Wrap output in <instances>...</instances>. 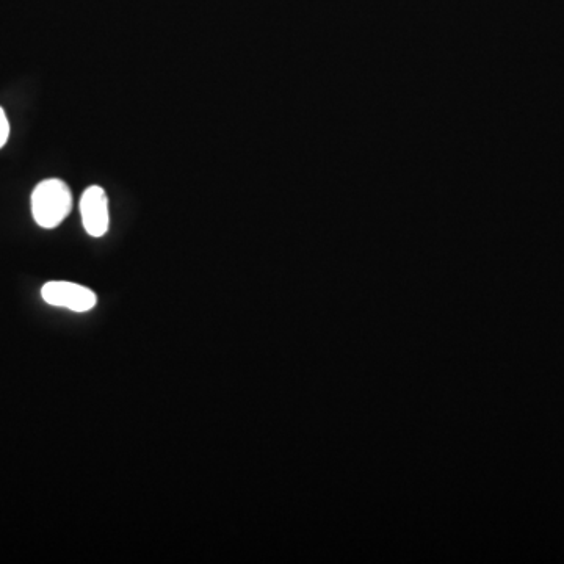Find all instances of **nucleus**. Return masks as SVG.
<instances>
[{
	"label": "nucleus",
	"mask_w": 564,
	"mask_h": 564,
	"mask_svg": "<svg viewBox=\"0 0 564 564\" xmlns=\"http://www.w3.org/2000/svg\"><path fill=\"white\" fill-rule=\"evenodd\" d=\"M73 209V193L62 179H46L32 193V214L37 225L54 229Z\"/></svg>",
	"instance_id": "nucleus-1"
},
{
	"label": "nucleus",
	"mask_w": 564,
	"mask_h": 564,
	"mask_svg": "<svg viewBox=\"0 0 564 564\" xmlns=\"http://www.w3.org/2000/svg\"><path fill=\"white\" fill-rule=\"evenodd\" d=\"M41 297L55 308L73 312H88L98 304V297L93 290L68 281L46 282L41 289Z\"/></svg>",
	"instance_id": "nucleus-2"
},
{
	"label": "nucleus",
	"mask_w": 564,
	"mask_h": 564,
	"mask_svg": "<svg viewBox=\"0 0 564 564\" xmlns=\"http://www.w3.org/2000/svg\"><path fill=\"white\" fill-rule=\"evenodd\" d=\"M80 215L85 231L91 237H102L109 231V199L105 190L99 185H93L85 190L80 199Z\"/></svg>",
	"instance_id": "nucleus-3"
},
{
	"label": "nucleus",
	"mask_w": 564,
	"mask_h": 564,
	"mask_svg": "<svg viewBox=\"0 0 564 564\" xmlns=\"http://www.w3.org/2000/svg\"><path fill=\"white\" fill-rule=\"evenodd\" d=\"M8 137H10V123H8V118L7 115H5L4 109L0 107V148H4Z\"/></svg>",
	"instance_id": "nucleus-4"
}]
</instances>
